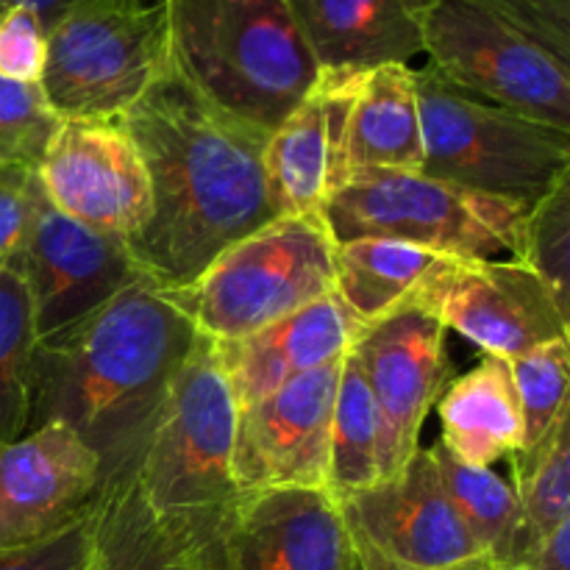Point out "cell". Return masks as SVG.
<instances>
[{
  "mask_svg": "<svg viewBox=\"0 0 570 570\" xmlns=\"http://www.w3.org/2000/svg\"><path fill=\"white\" fill-rule=\"evenodd\" d=\"M120 122L154 198L150 220L126 245L159 289L193 282L220 250L276 220L262 167L267 137L206 104L170 67Z\"/></svg>",
  "mask_w": 570,
  "mask_h": 570,
  "instance_id": "cell-1",
  "label": "cell"
},
{
  "mask_svg": "<svg viewBox=\"0 0 570 570\" xmlns=\"http://www.w3.org/2000/svg\"><path fill=\"white\" fill-rule=\"evenodd\" d=\"M198 332L148 278L33 348L28 426L61 423L98 456L104 488L134 476Z\"/></svg>",
  "mask_w": 570,
  "mask_h": 570,
  "instance_id": "cell-2",
  "label": "cell"
},
{
  "mask_svg": "<svg viewBox=\"0 0 570 570\" xmlns=\"http://www.w3.org/2000/svg\"><path fill=\"white\" fill-rule=\"evenodd\" d=\"M170 70L262 137L321 81L289 0H165Z\"/></svg>",
  "mask_w": 570,
  "mask_h": 570,
  "instance_id": "cell-3",
  "label": "cell"
},
{
  "mask_svg": "<svg viewBox=\"0 0 570 570\" xmlns=\"http://www.w3.org/2000/svg\"><path fill=\"white\" fill-rule=\"evenodd\" d=\"M334 250L323 215L276 217L161 293L200 337L234 343L334 293Z\"/></svg>",
  "mask_w": 570,
  "mask_h": 570,
  "instance_id": "cell-4",
  "label": "cell"
},
{
  "mask_svg": "<svg viewBox=\"0 0 570 570\" xmlns=\"http://www.w3.org/2000/svg\"><path fill=\"white\" fill-rule=\"evenodd\" d=\"M423 176L532 206L570 173V134L415 70Z\"/></svg>",
  "mask_w": 570,
  "mask_h": 570,
  "instance_id": "cell-5",
  "label": "cell"
},
{
  "mask_svg": "<svg viewBox=\"0 0 570 570\" xmlns=\"http://www.w3.org/2000/svg\"><path fill=\"white\" fill-rule=\"evenodd\" d=\"M527 204L412 173H354L323 206L337 243L393 237L454 259H515Z\"/></svg>",
  "mask_w": 570,
  "mask_h": 570,
  "instance_id": "cell-6",
  "label": "cell"
},
{
  "mask_svg": "<svg viewBox=\"0 0 570 570\" xmlns=\"http://www.w3.org/2000/svg\"><path fill=\"white\" fill-rule=\"evenodd\" d=\"M170 67L165 0H92L48 28L39 78L61 120L122 117Z\"/></svg>",
  "mask_w": 570,
  "mask_h": 570,
  "instance_id": "cell-7",
  "label": "cell"
},
{
  "mask_svg": "<svg viewBox=\"0 0 570 570\" xmlns=\"http://www.w3.org/2000/svg\"><path fill=\"white\" fill-rule=\"evenodd\" d=\"M239 404L215 343L195 340L173 382L134 482L156 512H223L239 501L234 438Z\"/></svg>",
  "mask_w": 570,
  "mask_h": 570,
  "instance_id": "cell-8",
  "label": "cell"
},
{
  "mask_svg": "<svg viewBox=\"0 0 570 570\" xmlns=\"http://www.w3.org/2000/svg\"><path fill=\"white\" fill-rule=\"evenodd\" d=\"M423 56L465 92L570 134V65L482 0H434Z\"/></svg>",
  "mask_w": 570,
  "mask_h": 570,
  "instance_id": "cell-9",
  "label": "cell"
},
{
  "mask_svg": "<svg viewBox=\"0 0 570 570\" xmlns=\"http://www.w3.org/2000/svg\"><path fill=\"white\" fill-rule=\"evenodd\" d=\"M410 304L495 360L570 340V309L518 259H443Z\"/></svg>",
  "mask_w": 570,
  "mask_h": 570,
  "instance_id": "cell-10",
  "label": "cell"
},
{
  "mask_svg": "<svg viewBox=\"0 0 570 570\" xmlns=\"http://www.w3.org/2000/svg\"><path fill=\"white\" fill-rule=\"evenodd\" d=\"M14 262L26 278L37 343L70 332L145 278L126 239L61 215L45 195Z\"/></svg>",
  "mask_w": 570,
  "mask_h": 570,
  "instance_id": "cell-11",
  "label": "cell"
},
{
  "mask_svg": "<svg viewBox=\"0 0 570 570\" xmlns=\"http://www.w3.org/2000/svg\"><path fill=\"white\" fill-rule=\"evenodd\" d=\"M37 178L53 209L126 243L154 212L148 167L120 117L61 120Z\"/></svg>",
  "mask_w": 570,
  "mask_h": 570,
  "instance_id": "cell-12",
  "label": "cell"
},
{
  "mask_svg": "<svg viewBox=\"0 0 570 570\" xmlns=\"http://www.w3.org/2000/svg\"><path fill=\"white\" fill-rule=\"evenodd\" d=\"M343 360L239 406L234 484L239 495L326 490L334 393Z\"/></svg>",
  "mask_w": 570,
  "mask_h": 570,
  "instance_id": "cell-13",
  "label": "cell"
},
{
  "mask_svg": "<svg viewBox=\"0 0 570 570\" xmlns=\"http://www.w3.org/2000/svg\"><path fill=\"white\" fill-rule=\"evenodd\" d=\"M345 527L360 543L393 566L440 570L484 557L456 512L432 449L384 482L340 501Z\"/></svg>",
  "mask_w": 570,
  "mask_h": 570,
  "instance_id": "cell-14",
  "label": "cell"
},
{
  "mask_svg": "<svg viewBox=\"0 0 570 570\" xmlns=\"http://www.w3.org/2000/svg\"><path fill=\"white\" fill-rule=\"evenodd\" d=\"M100 462L61 423L31 429L0 449V549L37 543L95 512Z\"/></svg>",
  "mask_w": 570,
  "mask_h": 570,
  "instance_id": "cell-15",
  "label": "cell"
},
{
  "mask_svg": "<svg viewBox=\"0 0 570 570\" xmlns=\"http://www.w3.org/2000/svg\"><path fill=\"white\" fill-rule=\"evenodd\" d=\"M351 354L382 412L390 462L399 473L421 449L423 423L454 379L445 328L421 306L406 304L362 328Z\"/></svg>",
  "mask_w": 570,
  "mask_h": 570,
  "instance_id": "cell-16",
  "label": "cell"
},
{
  "mask_svg": "<svg viewBox=\"0 0 570 570\" xmlns=\"http://www.w3.org/2000/svg\"><path fill=\"white\" fill-rule=\"evenodd\" d=\"M228 570H360L340 501L326 490L239 495L226 527Z\"/></svg>",
  "mask_w": 570,
  "mask_h": 570,
  "instance_id": "cell-17",
  "label": "cell"
},
{
  "mask_svg": "<svg viewBox=\"0 0 570 570\" xmlns=\"http://www.w3.org/2000/svg\"><path fill=\"white\" fill-rule=\"evenodd\" d=\"M360 76L321 72L309 95L267 134L262 148L267 195L276 217L321 215L348 178L345 126Z\"/></svg>",
  "mask_w": 570,
  "mask_h": 570,
  "instance_id": "cell-18",
  "label": "cell"
},
{
  "mask_svg": "<svg viewBox=\"0 0 570 570\" xmlns=\"http://www.w3.org/2000/svg\"><path fill=\"white\" fill-rule=\"evenodd\" d=\"M223 512H156L134 476L104 488L87 570H228Z\"/></svg>",
  "mask_w": 570,
  "mask_h": 570,
  "instance_id": "cell-19",
  "label": "cell"
},
{
  "mask_svg": "<svg viewBox=\"0 0 570 570\" xmlns=\"http://www.w3.org/2000/svg\"><path fill=\"white\" fill-rule=\"evenodd\" d=\"M362 328V321H356L340 295L328 293L250 337L215 343V351L234 399L239 406H248L304 373L343 360Z\"/></svg>",
  "mask_w": 570,
  "mask_h": 570,
  "instance_id": "cell-20",
  "label": "cell"
},
{
  "mask_svg": "<svg viewBox=\"0 0 570 570\" xmlns=\"http://www.w3.org/2000/svg\"><path fill=\"white\" fill-rule=\"evenodd\" d=\"M321 72L362 76L423 53V17L434 0H289Z\"/></svg>",
  "mask_w": 570,
  "mask_h": 570,
  "instance_id": "cell-21",
  "label": "cell"
},
{
  "mask_svg": "<svg viewBox=\"0 0 570 570\" xmlns=\"http://www.w3.org/2000/svg\"><path fill=\"white\" fill-rule=\"evenodd\" d=\"M423 165L415 70L382 65L362 72L345 126V170L412 173Z\"/></svg>",
  "mask_w": 570,
  "mask_h": 570,
  "instance_id": "cell-22",
  "label": "cell"
},
{
  "mask_svg": "<svg viewBox=\"0 0 570 570\" xmlns=\"http://www.w3.org/2000/svg\"><path fill=\"white\" fill-rule=\"evenodd\" d=\"M440 445L471 468L510 460L523 445V421L510 365L484 356L476 367L454 376L438 399Z\"/></svg>",
  "mask_w": 570,
  "mask_h": 570,
  "instance_id": "cell-23",
  "label": "cell"
},
{
  "mask_svg": "<svg viewBox=\"0 0 570 570\" xmlns=\"http://www.w3.org/2000/svg\"><path fill=\"white\" fill-rule=\"evenodd\" d=\"M449 256L393 237H354L334 250V293L362 326L410 304Z\"/></svg>",
  "mask_w": 570,
  "mask_h": 570,
  "instance_id": "cell-24",
  "label": "cell"
},
{
  "mask_svg": "<svg viewBox=\"0 0 570 570\" xmlns=\"http://www.w3.org/2000/svg\"><path fill=\"white\" fill-rule=\"evenodd\" d=\"M432 451L445 490L482 554L501 570L527 566L538 554L540 540L529 527L515 488L501 479L493 468H471L451 456L440 445V440L432 445Z\"/></svg>",
  "mask_w": 570,
  "mask_h": 570,
  "instance_id": "cell-25",
  "label": "cell"
},
{
  "mask_svg": "<svg viewBox=\"0 0 570 570\" xmlns=\"http://www.w3.org/2000/svg\"><path fill=\"white\" fill-rule=\"evenodd\" d=\"M393 476L387 429L354 354L343 356L328 438L326 493L343 501Z\"/></svg>",
  "mask_w": 570,
  "mask_h": 570,
  "instance_id": "cell-26",
  "label": "cell"
},
{
  "mask_svg": "<svg viewBox=\"0 0 570 570\" xmlns=\"http://www.w3.org/2000/svg\"><path fill=\"white\" fill-rule=\"evenodd\" d=\"M33 348L31 301L11 256L0 262V449L26 434Z\"/></svg>",
  "mask_w": 570,
  "mask_h": 570,
  "instance_id": "cell-27",
  "label": "cell"
},
{
  "mask_svg": "<svg viewBox=\"0 0 570 570\" xmlns=\"http://www.w3.org/2000/svg\"><path fill=\"white\" fill-rule=\"evenodd\" d=\"M570 340L540 345L507 360L523 421V445L512 456H529L546 443L557 423L568 415Z\"/></svg>",
  "mask_w": 570,
  "mask_h": 570,
  "instance_id": "cell-28",
  "label": "cell"
},
{
  "mask_svg": "<svg viewBox=\"0 0 570 570\" xmlns=\"http://www.w3.org/2000/svg\"><path fill=\"white\" fill-rule=\"evenodd\" d=\"M512 488L534 538L543 543L570 521V412L534 454L510 456Z\"/></svg>",
  "mask_w": 570,
  "mask_h": 570,
  "instance_id": "cell-29",
  "label": "cell"
},
{
  "mask_svg": "<svg viewBox=\"0 0 570 570\" xmlns=\"http://www.w3.org/2000/svg\"><path fill=\"white\" fill-rule=\"evenodd\" d=\"M515 259L538 273L570 309V173L529 206Z\"/></svg>",
  "mask_w": 570,
  "mask_h": 570,
  "instance_id": "cell-30",
  "label": "cell"
},
{
  "mask_svg": "<svg viewBox=\"0 0 570 570\" xmlns=\"http://www.w3.org/2000/svg\"><path fill=\"white\" fill-rule=\"evenodd\" d=\"M59 126L39 83L0 76V165L39 170Z\"/></svg>",
  "mask_w": 570,
  "mask_h": 570,
  "instance_id": "cell-31",
  "label": "cell"
},
{
  "mask_svg": "<svg viewBox=\"0 0 570 570\" xmlns=\"http://www.w3.org/2000/svg\"><path fill=\"white\" fill-rule=\"evenodd\" d=\"M48 61V28L26 6L0 9V76L39 83Z\"/></svg>",
  "mask_w": 570,
  "mask_h": 570,
  "instance_id": "cell-32",
  "label": "cell"
},
{
  "mask_svg": "<svg viewBox=\"0 0 570 570\" xmlns=\"http://www.w3.org/2000/svg\"><path fill=\"white\" fill-rule=\"evenodd\" d=\"M92 532L95 512H89L65 532L17 549H0V570H87L92 554Z\"/></svg>",
  "mask_w": 570,
  "mask_h": 570,
  "instance_id": "cell-33",
  "label": "cell"
},
{
  "mask_svg": "<svg viewBox=\"0 0 570 570\" xmlns=\"http://www.w3.org/2000/svg\"><path fill=\"white\" fill-rule=\"evenodd\" d=\"M527 31L540 48L570 65V0H482Z\"/></svg>",
  "mask_w": 570,
  "mask_h": 570,
  "instance_id": "cell-34",
  "label": "cell"
},
{
  "mask_svg": "<svg viewBox=\"0 0 570 570\" xmlns=\"http://www.w3.org/2000/svg\"><path fill=\"white\" fill-rule=\"evenodd\" d=\"M42 187L37 170L0 165V262L11 259L37 215Z\"/></svg>",
  "mask_w": 570,
  "mask_h": 570,
  "instance_id": "cell-35",
  "label": "cell"
},
{
  "mask_svg": "<svg viewBox=\"0 0 570 570\" xmlns=\"http://www.w3.org/2000/svg\"><path fill=\"white\" fill-rule=\"evenodd\" d=\"M518 570H570V521L562 523L549 540H543L538 554Z\"/></svg>",
  "mask_w": 570,
  "mask_h": 570,
  "instance_id": "cell-36",
  "label": "cell"
},
{
  "mask_svg": "<svg viewBox=\"0 0 570 570\" xmlns=\"http://www.w3.org/2000/svg\"><path fill=\"white\" fill-rule=\"evenodd\" d=\"M351 538H354V534H351ZM354 546H356V562H360V570H410V568L393 566V562L384 560L382 554L367 549V546L360 543L356 538H354ZM440 570H501V568L495 566V562H490L488 557H476V560H468V562H460V566L440 568Z\"/></svg>",
  "mask_w": 570,
  "mask_h": 570,
  "instance_id": "cell-37",
  "label": "cell"
},
{
  "mask_svg": "<svg viewBox=\"0 0 570 570\" xmlns=\"http://www.w3.org/2000/svg\"><path fill=\"white\" fill-rule=\"evenodd\" d=\"M92 3V0H0V9H9V6H26L31 9L39 20L45 22V28L53 26L65 11L76 9V6Z\"/></svg>",
  "mask_w": 570,
  "mask_h": 570,
  "instance_id": "cell-38",
  "label": "cell"
}]
</instances>
